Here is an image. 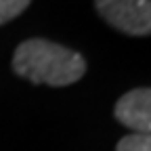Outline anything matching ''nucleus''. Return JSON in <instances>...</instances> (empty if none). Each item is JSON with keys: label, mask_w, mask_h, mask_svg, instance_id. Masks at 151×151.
Here are the masks:
<instances>
[{"label": "nucleus", "mask_w": 151, "mask_h": 151, "mask_svg": "<svg viewBox=\"0 0 151 151\" xmlns=\"http://www.w3.org/2000/svg\"><path fill=\"white\" fill-rule=\"evenodd\" d=\"M13 69L17 76L34 84L67 86L84 76L86 61L82 55L57 42L32 38L17 46L13 55Z\"/></svg>", "instance_id": "obj_1"}, {"label": "nucleus", "mask_w": 151, "mask_h": 151, "mask_svg": "<svg viewBox=\"0 0 151 151\" xmlns=\"http://www.w3.org/2000/svg\"><path fill=\"white\" fill-rule=\"evenodd\" d=\"M116 151H151V134H128L120 139Z\"/></svg>", "instance_id": "obj_5"}, {"label": "nucleus", "mask_w": 151, "mask_h": 151, "mask_svg": "<svg viewBox=\"0 0 151 151\" xmlns=\"http://www.w3.org/2000/svg\"><path fill=\"white\" fill-rule=\"evenodd\" d=\"M99 15L128 36L151 34V0H94Z\"/></svg>", "instance_id": "obj_2"}, {"label": "nucleus", "mask_w": 151, "mask_h": 151, "mask_svg": "<svg viewBox=\"0 0 151 151\" xmlns=\"http://www.w3.org/2000/svg\"><path fill=\"white\" fill-rule=\"evenodd\" d=\"M116 118L134 134H151V88H134L116 103Z\"/></svg>", "instance_id": "obj_3"}, {"label": "nucleus", "mask_w": 151, "mask_h": 151, "mask_svg": "<svg viewBox=\"0 0 151 151\" xmlns=\"http://www.w3.org/2000/svg\"><path fill=\"white\" fill-rule=\"evenodd\" d=\"M32 0H0V25H4L9 21H13L15 17H19Z\"/></svg>", "instance_id": "obj_4"}]
</instances>
